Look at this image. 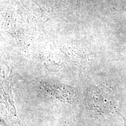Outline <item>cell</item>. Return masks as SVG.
I'll use <instances>...</instances> for the list:
<instances>
[{
  "label": "cell",
  "mask_w": 126,
  "mask_h": 126,
  "mask_svg": "<svg viewBox=\"0 0 126 126\" xmlns=\"http://www.w3.org/2000/svg\"><path fill=\"white\" fill-rule=\"evenodd\" d=\"M38 6L44 18L63 16L77 7L80 0H32Z\"/></svg>",
  "instance_id": "cell-1"
}]
</instances>
